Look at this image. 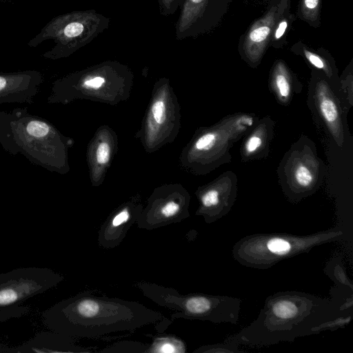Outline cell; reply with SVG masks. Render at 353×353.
I'll return each mask as SVG.
<instances>
[{"label": "cell", "mask_w": 353, "mask_h": 353, "mask_svg": "<svg viewBox=\"0 0 353 353\" xmlns=\"http://www.w3.org/2000/svg\"><path fill=\"white\" fill-rule=\"evenodd\" d=\"M110 19L95 10H78L54 17L29 42L35 46L46 40L54 46L43 54L50 59L70 56L86 46L109 27Z\"/></svg>", "instance_id": "6"}, {"label": "cell", "mask_w": 353, "mask_h": 353, "mask_svg": "<svg viewBox=\"0 0 353 353\" xmlns=\"http://www.w3.org/2000/svg\"><path fill=\"white\" fill-rule=\"evenodd\" d=\"M148 344L138 341H121L112 344L99 352H146Z\"/></svg>", "instance_id": "20"}, {"label": "cell", "mask_w": 353, "mask_h": 353, "mask_svg": "<svg viewBox=\"0 0 353 353\" xmlns=\"http://www.w3.org/2000/svg\"><path fill=\"white\" fill-rule=\"evenodd\" d=\"M280 0H266L268 6H272L279 2Z\"/></svg>", "instance_id": "29"}, {"label": "cell", "mask_w": 353, "mask_h": 353, "mask_svg": "<svg viewBox=\"0 0 353 353\" xmlns=\"http://www.w3.org/2000/svg\"><path fill=\"white\" fill-rule=\"evenodd\" d=\"M76 339L57 332L38 334L17 349L18 352H92L90 349L77 345Z\"/></svg>", "instance_id": "12"}, {"label": "cell", "mask_w": 353, "mask_h": 353, "mask_svg": "<svg viewBox=\"0 0 353 353\" xmlns=\"http://www.w3.org/2000/svg\"><path fill=\"white\" fill-rule=\"evenodd\" d=\"M290 52L301 57L317 71L323 72L327 78L337 74L335 61L331 54L323 48L314 49L301 41L294 43Z\"/></svg>", "instance_id": "13"}, {"label": "cell", "mask_w": 353, "mask_h": 353, "mask_svg": "<svg viewBox=\"0 0 353 353\" xmlns=\"http://www.w3.org/2000/svg\"><path fill=\"white\" fill-rule=\"evenodd\" d=\"M184 0H158L161 15L168 17L173 14L181 8Z\"/></svg>", "instance_id": "23"}, {"label": "cell", "mask_w": 353, "mask_h": 353, "mask_svg": "<svg viewBox=\"0 0 353 353\" xmlns=\"http://www.w3.org/2000/svg\"><path fill=\"white\" fill-rule=\"evenodd\" d=\"M141 212L128 206L120 209L100 225L97 235L98 245L104 249L119 245L131 227L137 223Z\"/></svg>", "instance_id": "11"}, {"label": "cell", "mask_w": 353, "mask_h": 353, "mask_svg": "<svg viewBox=\"0 0 353 353\" xmlns=\"http://www.w3.org/2000/svg\"><path fill=\"white\" fill-rule=\"evenodd\" d=\"M233 0H184L175 24L177 40L194 38L215 29Z\"/></svg>", "instance_id": "8"}, {"label": "cell", "mask_w": 353, "mask_h": 353, "mask_svg": "<svg viewBox=\"0 0 353 353\" xmlns=\"http://www.w3.org/2000/svg\"><path fill=\"white\" fill-rule=\"evenodd\" d=\"M321 6L322 0H299L296 18L312 28H318L321 26Z\"/></svg>", "instance_id": "17"}, {"label": "cell", "mask_w": 353, "mask_h": 353, "mask_svg": "<svg viewBox=\"0 0 353 353\" xmlns=\"http://www.w3.org/2000/svg\"><path fill=\"white\" fill-rule=\"evenodd\" d=\"M194 353H216V352H242L238 349V345L226 342L213 345H203L193 351Z\"/></svg>", "instance_id": "21"}, {"label": "cell", "mask_w": 353, "mask_h": 353, "mask_svg": "<svg viewBox=\"0 0 353 353\" xmlns=\"http://www.w3.org/2000/svg\"><path fill=\"white\" fill-rule=\"evenodd\" d=\"M105 82V79L99 74L88 75L83 81L82 86L86 88L97 89Z\"/></svg>", "instance_id": "25"}, {"label": "cell", "mask_w": 353, "mask_h": 353, "mask_svg": "<svg viewBox=\"0 0 353 353\" xmlns=\"http://www.w3.org/2000/svg\"><path fill=\"white\" fill-rule=\"evenodd\" d=\"M318 106L320 113L327 124L334 129L339 122V111L334 100L324 90H319L317 92Z\"/></svg>", "instance_id": "18"}, {"label": "cell", "mask_w": 353, "mask_h": 353, "mask_svg": "<svg viewBox=\"0 0 353 353\" xmlns=\"http://www.w3.org/2000/svg\"><path fill=\"white\" fill-rule=\"evenodd\" d=\"M272 84L282 99H288L291 93L292 73L283 60H276L271 71Z\"/></svg>", "instance_id": "16"}, {"label": "cell", "mask_w": 353, "mask_h": 353, "mask_svg": "<svg viewBox=\"0 0 353 353\" xmlns=\"http://www.w3.org/2000/svg\"><path fill=\"white\" fill-rule=\"evenodd\" d=\"M43 81V74L37 70L0 72V105L33 103Z\"/></svg>", "instance_id": "10"}, {"label": "cell", "mask_w": 353, "mask_h": 353, "mask_svg": "<svg viewBox=\"0 0 353 353\" xmlns=\"http://www.w3.org/2000/svg\"><path fill=\"white\" fill-rule=\"evenodd\" d=\"M134 285L155 304L174 311L172 321L185 319L234 325L239 321L241 305L239 298L200 292L182 294L173 288L145 281H135Z\"/></svg>", "instance_id": "5"}, {"label": "cell", "mask_w": 353, "mask_h": 353, "mask_svg": "<svg viewBox=\"0 0 353 353\" xmlns=\"http://www.w3.org/2000/svg\"><path fill=\"white\" fill-rule=\"evenodd\" d=\"M165 104L162 101H156L152 107V112L157 123L161 124L164 122Z\"/></svg>", "instance_id": "27"}, {"label": "cell", "mask_w": 353, "mask_h": 353, "mask_svg": "<svg viewBox=\"0 0 353 353\" xmlns=\"http://www.w3.org/2000/svg\"><path fill=\"white\" fill-rule=\"evenodd\" d=\"M344 236L342 227L304 236L287 233L254 234L237 241L232 253L234 260L241 265L265 270L283 259L307 253L317 245L339 241Z\"/></svg>", "instance_id": "4"}, {"label": "cell", "mask_w": 353, "mask_h": 353, "mask_svg": "<svg viewBox=\"0 0 353 353\" xmlns=\"http://www.w3.org/2000/svg\"><path fill=\"white\" fill-rule=\"evenodd\" d=\"M64 277L47 268L28 267L0 274V321L21 316L26 300L56 287Z\"/></svg>", "instance_id": "7"}, {"label": "cell", "mask_w": 353, "mask_h": 353, "mask_svg": "<svg viewBox=\"0 0 353 353\" xmlns=\"http://www.w3.org/2000/svg\"><path fill=\"white\" fill-rule=\"evenodd\" d=\"M291 3L288 4L277 18L270 41L269 47L276 50L283 48L288 44V36L296 19L294 13L291 12Z\"/></svg>", "instance_id": "14"}, {"label": "cell", "mask_w": 353, "mask_h": 353, "mask_svg": "<svg viewBox=\"0 0 353 353\" xmlns=\"http://www.w3.org/2000/svg\"><path fill=\"white\" fill-rule=\"evenodd\" d=\"M291 0H280L254 20L243 33L238 42V51L242 59L251 67L261 62L268 48L275 22Z\"/></svg>", "instance_id": "9"}, {"label": "cell", "mask_w": 353, "mask_h": 353, "mask_svg": "<svg viewBox=\"0 0 353 353\" xmlns=\"http://www.w3.org/2000/svg\"><path fill=\"white\" fill-rule=\"evenodd\" d=\"M186 345L179 337L171 334H161L153 336L148 344L146 352L152 353H185Z\"/></svg>", "instance_id": "15"}, {"label": "cell", "mask_w": 353, "mask_h": 353, "mask_svg": "<svg viewBox=\"0 0 353 353\" xmlns=\"http://www.w3.org/2000/svg\"><path fill=\"white\" fill-rule=\"evenodd\" d=\"M45 118L26 107L0 111V145L12 155L21 154L31 163L49 171L63 168L64 148L70 144Z\"/></svg>", "instance_id": "3"}, {"label": "cell", "mask_w": 353, "mask_h": 353, "mask_svg": "<svg viewBox=\"0 0 353 353\" xmlns=\"http://www.w3.org/2000/svg\"><path fill=\"white\" fill-rule=\"evenodd\" d=\"M337 286L331 289V299L297 291L268 296L257 318L227 342L261 347L316 334L322 323L352 313V291L342 293L341 286Z\"/></svg>", "instance_id": "1"}, {"label": "cell", "mask_w": 353, "mask_h": 353, "mask_svg": "<svg viewBox=\"0 0 353 353\" xmlns=\"http://www.w3.org/2000/svg\"><path fill=\"white\" fill-rule=\"evenodd\" d=\"M216 134L209 132L201 136L196 142L195 148L197 150H209L216 141Z\"/></svg>", "instance_id": "24"}, {"label": "cell", "mask_w": 353, "mask_h": 353, "mask_svg": "<svg viewBox=\"0 0 353 353\" xmlns=\"http://www.w3.org/2000/svg\"><path fill=\"white\" fill-rule=\"evenodd\" d=\"M263 143L261 137L258 134L251 135L245 144V150L248 154L256 152Z\"/></svg>", "instance_id": "26"}, {"label": "cell", "mask_w": 353, "mask_h": 353, "mask_svg": "<svg viewBox=\"0 0 353 353\" xmlns=\"http://www.w3.org/2000/svg\"><path fill=\"white\" fill-rule=\"evenodd\" d=\"M296 183L302 188H308L313 183L312 171L305 165H298L294 172Z\"/></svg>", "instance_id": "22"}, {"label": "cell", "mask_w": 353, "mask_h": 353, "mask_svg": "<svg viewBox=\"0 0 353 353\" xmlns=\"http://www.w3.org/2000/svg\"><path fill=\"white\" fill-rule=\"evenodd\" d=\"M324 272L339 286L346 287L353 290L352 281L347 276L341 257L331 259L326 265Z\"/></svg>", "instance_id": "19"}, {"label": "cell", "mask_w": 353, "mask_h": 353, "mask_svg": "<svg viewBox=\"0 0 353 353\" xmlns=\"http://www.w3.org/2000/svg\"><path fill=\"white\" fill-rule=\"evenodd\" d=\"M110 147L106 142L101 143L97 150V160L100 164H105L109 161Z\"/></svg>", "instance_id": "28"}, {"label": "cell", "mask_w": 353, "mask_h": 353, "mask_svg": "<svg viewBox=\"0 0 353 353\" xmlns=\"http://www.w3.org/2000/svg\"><path fill=\"white\" fill-rule=\"evenodd\" d=\"M173 321L141 303L84 291L61 300L43 314L52 332L77 339H97L154 325L162 331Z\"/></svg>", "instance_id": "2"}]
</instances>
